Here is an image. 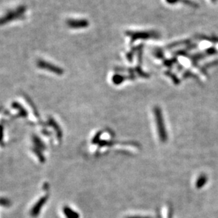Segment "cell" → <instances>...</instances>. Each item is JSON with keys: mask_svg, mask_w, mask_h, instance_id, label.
I'll return each instance as SVG.
<instances>
[{"mask_svg": "<svg viewBox=\"0 0 218 218\" xmlns=\"http://www.w3.org/2000/svg\"><path fill=\"white\" fill-rule=\"evenodd\" d=\"M64 212L67 218H79V215L69 208H64Z\"/></svg>", "mask_w": 218, "mask_h": 218, "instance_id": "277c9868", "label": "cell"}, {"mask_svg": "<svg viewBox=\"0 0 218 218\" xmlns=\"http://www.w3.org/2000/svg\"><path fill=\"white\" fill-rule=\"evenodd\" d=\"M13 106H14V108H16V109H19L20 111H21V114H22V115H23V116H26L27 113L26 112V111H24V110L23 109V108H22L19 104H18V103H14V105H13Z\"/></svg>", "mask_w": 218, "mask_h": 218, "instance_id": "52a82bcc", "label": "cell"}, {"mask_svg": "<svg viewBox=\"0 0 218 218\" xmlns=\"http://www.w3.org/2000/svg\"><path fill=\"white\" fill-rule=\"evenodd\" d=\"M38 66L41 69H47V70L52 72L55 73V74H60L63 72V69H60L58 67L55 66V65L50 64V63H47L45 61H43V60H40L38 63Z\"/></svg>", "mask_w": 218, "mask_h": 218, "instance_id": "7a4b0ae2", "label": "cell"}, {"mask_svg": "<svg viewBox=\"0 0 218 218\" xmlns=\"http://www.w3.org/2000/svg\"><path fill=\"white\" fill-rule=\"evenodd\" d=\"M45 200H46L45 198H42L41 199V200H39V202H38L37 204L35 205V207H34V208H33V212H32L33 213V214L36 215V214H38V213L39 212L40 209H41V206H43V205L44 203H45Z\"/></svg>", "mask_w": 218, "mask_h": 218, "instance_id": "5b68a950", "label": "cell"}, {"mask_svg": "<svg viewBox=\"0 0 218 218\" xmlns=\"http://www.w3.org/2000/svg\"><path fill=\"white\" fill-rule=\"evenodd\" d=\"M68 26L72 27V28H79V27H82V21H69L67 22Z\"/></svg>", "mask_w": 218, "mask_h": 218, "instance_id": "8992f818", "label": "cell"}, {"mask_svg": "<svg viewBox=\"0 0 218 218\" xmlns=\"http://www.w3.org/2000/svg\"><path fill=\"white\" fill-rule=\"evenodd\" d=\"M20 14H21L20 12H19V11H17V12H10V13L8 14L7 15H6L5 17L3 18V19H1V21H0V23H7V22L9 21H11V20H12L13 19L17 18V17H18L19 15H20Z\"/></svg>", "mask_w": 218, "mask_h": 218, "instance_id": "3957f363", "label": "cell"}, {"mask_svg": "<svg viewBox=\"0 0 218 218\" xmlns=\"http://www.w3.org/2000/svg\"><path fill=\"white\" fill-rule=\"evenodd\" d=\"M3 140V128L0 126V142Z\"/></svg>", "mask_w": 218, "mask_h": 218, "instance_id": "ba28073f", "label": "cell"}, {"mask_svg": "<svg viewBox=\"0 0 218 218\" xmlns=\"http://www.w3.org/2000/svg\"><path fill=\"white\" fill-rule=\"evenodd\" d=\"M155 112L156 118H157V128H158L159 135H160V139L162 141H165L166 140V131H165L163 119H162V113H161L160 109H156L154 111Z\"/></svg>", "mask_w": 218, "mask_h": 218, "instance_id": "6da1fadb", "label": "cell"}]
</instances>
